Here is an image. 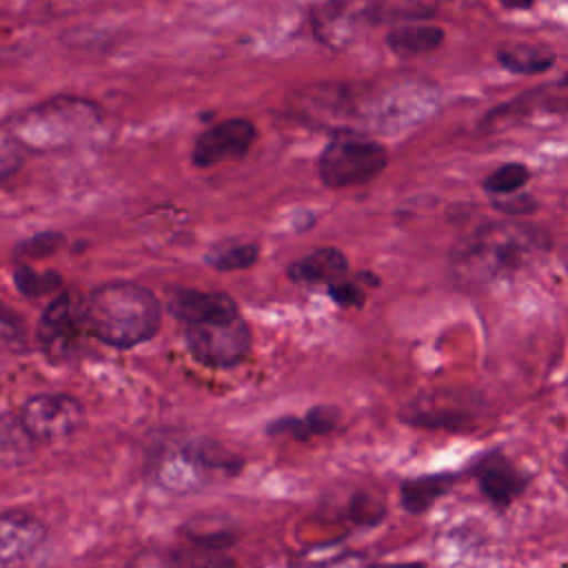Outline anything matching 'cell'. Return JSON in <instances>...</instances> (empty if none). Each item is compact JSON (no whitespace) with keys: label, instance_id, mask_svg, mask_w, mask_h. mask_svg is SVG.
I'll return each instance as SVG.
<instances>
[{"label":"cell","instance_id":"1","mask_svg":"<svg viewBox=\"0 0 568 568\" xmlns=\"http://www.w3.org/2000/svg\"><path fill=\"white\" fill-rule=\"evenodd\" d=\"M548 235L526 222H486L450 251V275L459 286L486 288L524 271L539 253L548 251Z\"/></svg>","mask_w":568,"mask_h":568},{"label":"cell","instance_id":"2","mask_svg":"<svg viewBox=\"0 0 568 568\" xmlns=\"http://www.w3.org/2000/svg\"><path fill=\"white\" fill-rule=\"evenodd\" d=\"M87 317L93 337L102 344L133 348L158 333L162 306L142 284L106 282L87 297Z\"/></svg>","mask_w":568,"mask_h":568},{"label":"cell","instance_id":"3","mask_svg":"<svg viewBox=\"0 0 568 568\" xmlns=\"http://www.w3.org/2000/svg\"><path fill=\"white\" fill-rule=\"evenodd\" d=\"M242 468V459L215 442L191 439L171 444L155 459V477L171 493H193L213 477H231Z\"/></svg>","mask_w":568,"mask_h":568},{"label":"cell","instance_id":"4","mask_svg":"<svg viewBox=\"0 0 568 568\" xmlns=\"http://www.w3.org/2000/svg\"><path fill=\"white\" fill-rule=\"evenodd\" d=\"M388 166L384 144L355 135L333 138L317 158L320 180L328 189H348L373 182Z\"/></svg>","mask_w":568,"mask_h":568},{"label":"cell","instance_id":"5","mask_svg":"<svg viewBox=\"0 0 568 568\" xmlns=\"http://www.w3.org/2000/svg\"><path fill=\"white\" fill-rule=\"evenodd\" d=\"M91 333L87 317V300L73 291L55 295L40 315L38 344L51 362L73 359Z\"/></svg>","mask_w":568,"mask_h":568},{"label":"cell","instance_id":"6","mask_svg":"<svg viewBox=\"0 0 568 568\" xmlns=\"http://www.w3.org/2000/svg\"><path fill=\"white\" fill-rule=\"evenodd\" d=\"M184 344L193 359L211 368H231L251 351V328L242 315L184 324Z\"/></svg>","mask_w":568,"mask_h":568},{"label":"cell","instance_id":"7","mask_svg":"<svg viewBox=\"0 0 568 568\" xmlns=\"http://www.w3.org/2000/svg\"><path fill=\"white\" fill-rule=\"evenodd\" d=\"M20 424L33 442L55 444L82 428L84 406L67 393H40L20 408Z\"/></svg>","mask_w":568,"mask_h":568},{"label":"cell","instance_id":"8","mask_svg":"<svg viewBox=\"0 0 568 568\" xmlns=\"http://www.w3.org/2000/svg\"><path fill=\"white\" fill-rule=\"evenodd\" d=\"M255 124L246 118H231L204 129L191 149V160L197 169H211L222 162L242 160L255 142Z\"/></svg>","mask_w":568,"mask_h":568},{"label":"cell","instance_id":"9","mask_svg":"<svg viewBox=\"0 0 568 568\" xmlns=\"http://www.w3.org/2000/svg\"><path fill=\"white\" fill-rule=\"evenodd\" d=\"M479 493L495 510L510 508L530 486V475L501 450H490L473 466Z\"/></svg>","mask_w":568,"mask_h":568},{"label":"cell","instance_id":"10","mask_svg":"<svg viewBox=\"0 0 568 568\" xmlns=\"http://www.w3.org/2000/svg\"><path fill=\"white\" fill-rule=\"evenodd\" d=\"M47 539V526L24 510L0 513V564L29 559Z\"/></svg>","mask_w":568,"mask_h":568},{"label":"cell","instance_id":"11","mask_svg":"<svg viewBox=\"0 0 568 568\" xmlns=\"http://www.w3.org/2000/svg\"><path fill=\"white\" fill-rule=\"evenodd\" d=\"M166 304L173 317L182 324L191 322H213L229 320L240 315L235 302L226 293L217 291H197V288H171L166 295Z\"/></svg>","mask_w":568,"mask_h":568},{"label":"cell","instance_id":"12","mask_svg":"<svg viewBox=\"0 0 568 568\" xmlns=\"http://www.w3.org/2000/svg\"><path fill=\"white\" fill-rule=\"evenodd\" d=\"M286 275L295 284L317 286V284H333L348 275V260L346 255L335 246H320L300 260L291 262L286 268Z\"/></svg>","mask_w":568,"mask_h":568},{"label":"cell","instance_id":"13","mask_svg":"<svg viewBox=\"0 0 568 568\" xmlns=\"http://www.w3.org/2000/svg\"><path fill=\"white\" fill-rule=\"evenodd\" d=\"M444 38L446 33L442 27L426 22H404L386 33V44L399 58H415L437 51Z\"/></svg>","mask_w":568,"mask_h":568},{"label":"cell","instance_id":"14","mask_svg":"<svg viewBox=\"0 0 568 568\" xmlns=\"http://www.w3.org/2000/svg\"><path fill=\"white\" fill-rule=\"evenodd\" d=\"M455 484V475L437 473V475H419L404 479L399 486V504L410 515L428 513Z\"/></svg>","mask_w":568,"mask_h":568},{"label":"cell","instance_id":"15","mask_svg":"<svg viewBox=\"0 0 568 568\" xmlns=\"http://www.w3.org/2000/svg\"><path fill=\"white\" fill-rule=\"evenodd\" d=\"M339 422V410L335 406H313L304 417H282L268 424L271 435H291L297 442H308L313 437L331 433Z\"/></svg>","mask_w":568,"mask_h":568},{"label":"cell","instance_id":"16","mask_svg":"<svg viewBox=\"0 0 568 568\" xmlns=\"http://www.w3.org/2000/svg\"><path fill=\"white\" fill-rule=\"evenodd\" d=\"M495 60L501 69L517 73V75H539L555 67L557 55L552 51H544L530 44H515L501 47L495 51Z\"/></svg>","mask_w":568,"mask_h":568},{"label":"cell","instance_id":"17","mask_svg":"<svg viewBox=\"0 0 568 568\" xmlns=\"http://www.w3.org/2000/svg\"><path fill=\"white\" fill-rule=\"evenodd\" d=\"M530 178H532V173H530L528 164H524V162H504L501 166H497L495 171H490L484 178L481 189L490 197L508 195V193L521 191L530 182Z\"/></svg>","mask_w":568,"mask_h":568},{"label":"cell","instance_id":"18","mask_svg":"<svg viewBox=\"0 0 568 568\" xmlns=\"http://www.w3.org/2000/svg\"><path fill=\"white\" fill-rule=\"evenodd\" d=\"M13 284L24 297L38 300V297H44V295L58 291L62 286V277L55 271L40 273L22 262L13 268Z\"/></svg>","mask_w":568,"mask_h":568},{"label":"cell","instance_id":"19","mask_svg":"<svg viewBox=\"0 0 568 568\" xmlns=\"http://www.w3.org/2000/svg\"><path fill=\"white\" fill-rule=\"evenodd\" d=\"M27 351V326L22 317L0 304V353L20 355Z\"/></svg>","mask_w":568,"mask_h":568},{"label":"cell","instance_id":"20","mask_svg":"<svg viewBox=\"0 0 568 568\" xmlns=\"http://www.w3.org/2000/svg\"><path fill=\"white\" fill-rule=\"evenodd\" d=\"M257 255H260L257 244H235V246L215 248L209 255V264L220 271H242L253 266L257 262Z\"/></svg>","mask_w":568,"mask_h":568},{"label":"cell","instance_id":"21","mask_svg":"<svg viewBox=\"0 0 568 568\" xmlns=\"http://www.w3.org/2000/svg\"><path fill=\"white\" fill-rule=\"evenodd\" d=\"M326 293L331 295V300L342 306V308H362L366 302V291L362 286V280H337L333 284L326 286Z\"/></svg>","mask_w":568,"mask_h":568},{"label":"cell","instance_id":"22","mask_svg":"<svg viewBox=\"0 0 568 568\" xmlns=\"http://www.w3.org/2000/svg\"><path fill=\"white\" fill-rule=\"evenodd\" d=\"M64 237L55 231H44V233H38L29 240H24L18 248H16V255H20L22 260H36V257H47L51 253H55L60 246H62Z\"/></svg>","mask_w":568,"mask_h":568},{"label":"cell","instance_id":"23","mask_svg":"<svg viewBox=\"0 0 568 568\" xmlns=\"http://www.w3.org/2000/svg\"><path fill=\"white\" fill-rule=\"evenodd\" d=\"M493 206L506 215H528L537 211V202L526 195V193H508V195H497L493 197Z\"/></svg>","mask_w":568,"mask_h":568},{"label":"cell","instance_id":"24","mask_svg":"<svg viewBox=\"0 0 568 568\" xmlns=\"http://www.w3.org/2000/svg\"><path fill=\"white\" fill-rule=\"evenodd\" d=\"M499 4H504L506 9H517V11H526L535 4V0H497Z\"/></svg>","mask_w":568,"mask_h":568},{"label":"cell","instance_id":"25","mask_svg":"<svg viewBox=\"0 0 568 568\" xmlns=\"http://www.w3.org/2000/svg\"><path fill=\"white\" fill-rule=\"evenodd\" d=\"M564 466H566V470H568V446H566V450H564Z\"/></svg>","mask_w":568,"mask_h":568}]
</instances>
